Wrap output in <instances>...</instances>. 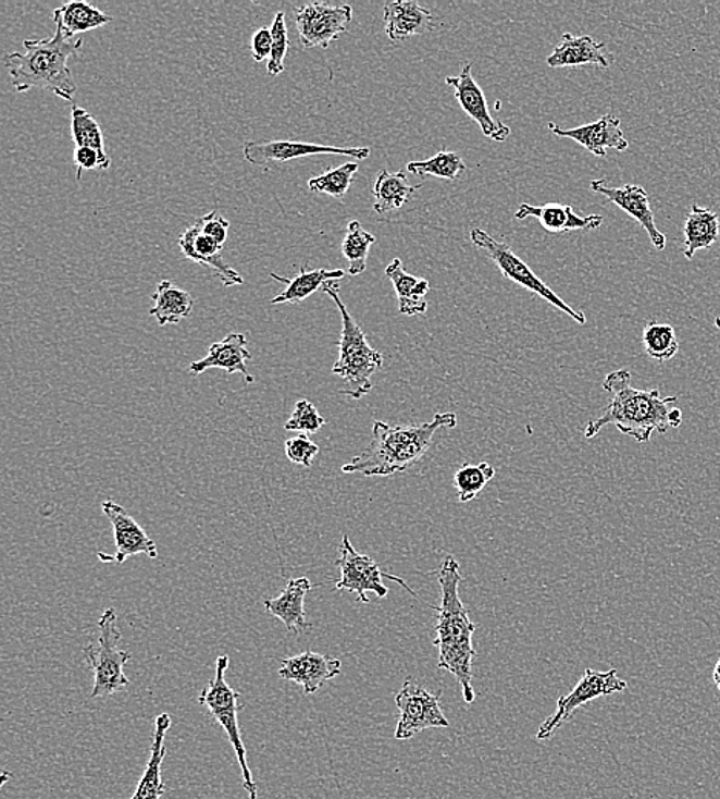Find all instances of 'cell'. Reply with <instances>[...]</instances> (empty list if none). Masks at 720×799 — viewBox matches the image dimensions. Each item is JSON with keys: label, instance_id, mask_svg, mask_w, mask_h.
Listing matches in <instances>:
<instances>
[{"label": "cell", "instance_id": "9c48e42d", "mask_svg": "<svg viewBox=\"0 0 720 799\" xmlns=\"http://www.w3.org/2000/svg\"><path fill=\"white\" fill-rule=\"evenodd\" d=\"M442 696V690L431 693L425 687L418 685L415 679L406 678L401 690L395 696V704L401 713L395 738L410 739L425 729L449 727V720L439 704Z\"/></svg>", "mask_w": 720, "mask_h": 799}, {"label": "cell", "instance_id": "1f68e13d", "mask_svg": "<svg viewBox=\"0 0 720 799\" xmlns=\"http://www.w3.org/2000/svg\"><path fill=\"white\" fill-rule=\"evenodd\" d=\"M376 238L361 226L358 220L349 222L343 238L342 253L349 261L348 272L350 275L363 274L368 268L369 251L375 245Z\"/></svg>", "mask_w": 720, "mask_h": 799}, {"label": "cell", "instance_id": "603a6c76", "mask_svg": "<svg viewBox=\"0 0 720 799\" xmlns=\"http://www.w3.org/2000/svg\"><path fill=\"white\" fill-rule=\"evenodd\" d=\"M384 25L390 40L401 42L434 28V14L413 0H395L384 5Z\"/></svg>", "mask_w": 720, "mask_h": 799}, {"label": "cell", "instance_id": "d6a6232c", "mask_svg": "<svg viewBox=\"0 0 720 799\" xmlns=\"http://www.w3.org/2000/svg\"><path fill=\"white\" fill-rule=\"evenodd\" d=\"M71 136H73L76 148L96 149L104 162L111 163L110 156L104 149L103 133L99 122L87 110L76 105L71 108Z\"/></svg>", "mask_w": 720, "mask_h": 799}, {"label": "cell", "instance_id": "ac0fdd59", "mask_svg": "<svg viewBox=\"0 0 720 799\" xmlns=\"http://www.w3.org/2000/svg\"><path fill=\"white\" fill-rule=\"evenodd\" d=\"M548 128L554 131L558 137H569L578 142L581 147L598 157H606L608 148L617 149V151H625L629 148V140L625 139L624 131L621 128V121L613 114L603 115L599 121L573 130L559 128L555 123H548Z\"/></svg>", "mask_w": 720, "mask_h": 799}, {"label": "cell", "instance_id": "d4e9b609", "mask_svg": "<svg viewBox=\"0 0 720 799\" xmlns=\"http://www.w3.org/2000/svg\"><path fill=\"white\" fill-rule=\"evenodd\" d=\"M170 713H160L156 718L154 735H152L151 757L145 767L144 775L131 799H160L165 795V784L162 779V765L165 760V738L171 729Z\"/></svg>", "mask_w": 720, "mask_h": 799}, {"label": "cell", "instance_id": "7402d4cb", "mask_svg": "<svg viewBox=\"0 0 720 799\" xmlns=\"http://www.w3.org/2000/svg\"><path fill=\"white\" fill-rule=\"evenodd\" d=\"M613 63V56L607 51L606 45L596 42L591 36L562 35V44L547 58L550 69H572V66L596 65L608 69Z\"/></svg>", "mask_w": 720, "mask_h": 799}, {"label": "cell", "instance_id": "6da1fadb", "mask_svg": "<svg viewBox=\"0 0 720 799\" xmlns=\"http://www.w3.org/2000/svg\"><path fill=\"white\" fill-rule=\"evenodd\" d=\"M438 581L442 586V606L434 607L438 614L434 640L439 652L438 667L457 678L465 703L472 704L475 701L472 661L477 655L472 641L476 625L470 622L468 609L460 599V563L454 556L447 555L443 560Z\"/></svg>", "mask_w": 720, "mask_h": 799}, {"label": "cell", "instance_id": "ffe728a7", "mask_svg": "<svg viewBox=\"0 0 720 799\" xmlns=\"http://www.w3.org/2000/svg\"><path fill=\"white\" fill-rule=\"evenodd\" d=\"M251 358V353L246 349V337L238 332H231L222 342L212 343L207 357L193 361L189 372L194 376L203 374L208 369H225L227 374H241L246 382H256V377L249 374L246 369V360Z\"/></svg>", "mask_w": 720, "mask_h": 799}, {"label": "cell", "instance_id": "f35d334b", "mask_svg": "<svg viewBox=\"0 0 720 799\" xmlns=\"http://www.w3.org/2000/svg\"><path fill=\"white\" fill-rule=\"evenodd\" d=\"M324 418L320 416L319 410L308 400H300L297 403L294 413L290 414L289 420L286 421L285 429L290 432H303V434H315L323 428Z\"/></svg>", "mask_w": 720, "mask_h": 799}, {"label": "cell", "instance_id": "4dcf8cb0", "mask_svg": "<svg viewBox=\"0 0 720 799\" xmlns=\"http://www.w3.org/2000/svg\"><path fill=\"white\" fill-rule=\"evenodd\" d=\"M420 189V185H410L408 177L402 171L398 173H389V171H380L376 177L375 186H373V196H375V209L378 214L384 212L398 211L405 207L413 194Z\"/></svg>", "mask_w": 720, "mask_h": 799}, {"label": "cell", "instance_id": "ab89813d", "mask_svg": "<svg viewBox=\"0 0 720 799\" xmlns=\"http://www.w3.org/2000/svg\"><path fill=\"white\" fill-rule=\"evenodd\" d=\"M286 457L289 458L294 465L305 466V468H311L313 458L319 454V444L308 439V435L301 434L294 437V439L287 440L285 443Z\"/></svg>", "mask_w": 720, "mask_h": 799}, {"label": "cell", "instance_id": "8d00e7d4", "mask_svg": "<svg viewBox=\"0 0 720 799\" xmlns=\"http://www.w3.org/2000/svg\"><path fill=\"white\" fill-rule=\"evenodd\" d=\"M358 171L357 162H348L338 168H330L319 177H313L308 182L309 189L312 193H323L335 199H343L348 194L350 185H352L353 175Z\"/></svg>", "mask_w": 720, "mask_h": 799}, {"label": "cell", "instance_id": "d6986e66", "mask_svg": "<svg viewBox=\"0 0 720 799\" xmlns=\"http://www.w3.org/2000/svg\"><path fill=\"white\" fill-rule=\"evenodd\" d=\"M178 246H181V251L186 259L196 261L201 267L212 268L218 272L223 285H245V279L223 260V246L212 241L207 234L201 233L199 220L181 235Z\"/></svg>", "mask_w": 720, "mask_h": 799}, {"label": "cell", "instance_id": "484cf974", "mask_svg": "<svg viewBox=\"0 0 720 799\" xmlns=\"http://www.w3.org/2000/svg\"><path fill=\"white\" fill-rule=\"evenodd\" d=\"M387 279L394 285L395 293L398 296V312L402 316H421L427 312V296L431 291L429 280L415 278V275L406 272L402 261L399 259L392 260L389 267L386 268Z\"/></svg>", "mask_w": 720, "mask_h": 799}, {"label": "cell", "instance_id": "5b68a950", "mask_svg": "<svg viewBox=\"0 0 720 799\" xmlns=\"http://www.w3.org/2000/svg\"><path fill=\"white\" fill-rule=\"evenodd\" d=\"M327 294L337 305L342 314V337H339V356L337 364L332 368L335 376H339L345 382V388L339 392L353 400L363 398L372 391V376L382 369L384 357L382 353L369 345L368 339L360 324L352 319L348 308L339 298V285L337 282H327L323 286Z\"/></svg>", "mask_w": 720, "mask_h": 799}, {"label": "cell", "instance_id": "5bb4252c", "mask_svg": "<svg viewBox=\"0 0 720 799\" xmlns=\"http://www.w3.org/2000/svg\"><path fill=\"white\" fill-rule=\"evenodd\" d=\"M446 84L454 88L455 97L464 113L480 125L484 136L495 142L509 139L510 128L501 121H496L488 110L486 96L472 76V63H465L458 76L446 77Z\"/></svg>", "mask_w": 720, "mask_h": 799}, {"label": "cell", "instance_id": "60d3db41", "mask_svg": "<svg viewBox=\"0 0 720 799\" xmlns=\"http://www.w3.org/2000/svg\"><path fill=\"white\" fill-rule=\"evenodd\" d=\"M199 223L201 233L207 234L212 241L218 242L220 246L225 245L227 230H229L231 223L219 214L218 209L199 219Z\"/></svg>", "mask_w": 720, "mask_h": 799}, {"label": "cell", "instance_id": "d590c367", "mask_svg": "<svg viewBox=\"0 0 720 799\" xmlns=\"http://www.w3.org/2000/svg\"><path fill=\"white\" fill-rule=\"evenodd\" d=\"M495 468L487 463L470 465L465 463L455 474V488L458 491L460 503H469L475 500L480 492L487 487L488 481L495 477Z\"/></svg>", "mask_w": 720, "mask_h": 799}, {"label": "cell", "instance_id": "74e56055", "mask_svg": "<svg viewBox=\"0 0 720 799\" xmlns=\"http://www.w3.org/2000/svg\"><path fill=\"white\" fill-rule=\"evenodd\" d=\"M271 35L272 51L266 70L271 77H275L285 71V59L287 50H289V35H287L286 16L283 11L275 14L271 26Z\"/></svg>", "mask_w": 720, "mask_h": 799}, {"label": "cell", "instance_id": "ee69618b", "mask_svg": "<svg viewBox=\"0 0 720 799\" xmlns=\"http://www.w3.org/2000/svg\"><path fill=\"white\" fill-rule=\"evenodd\" d=\"M682 420H684V414H682V410L679 408L671 409V413H670L671 428H679V426L682 425Z\"/></svg>", "mask_w": 720, "mask_h": 799}, {"label": "cell", "instance_id": "30bf717a", "mask_svg": "<svg viewBox=\"0 0 720 799\" xmlns=\"http://www.w3.org/2000/svg\"><path fill=\"white\" fill-rule=\"evenodd\" d=\"M338 551L339 558L335 562V565L339 567V573H342V577L335 585L338 591L356 592L358 601H361V603H369L368 592L375 593L378 599H386L387 588L383 585V578H389L392 581L399 582L406 591L417 597V593L410 591L409 586L401 578L383 573L378 563L373 562L371 556L357 552L350 544L348 536H343L342 546Z\"/></svg>", "mask_w": 720, "mask_h": 799}, {"label": "cell", "instance_id": "e575fe53", "mask_svg": "<svg viewBox=\"0 0 720 799\" xmlns=\"http://www.w3.org/2000/svg\"><path fill=\"white\" fill-rule=\"evenodd\" d=\"M645 353L658 361L671 360L679 353V340L670 324L650 322L643 334Z\"/></svg>", "mask_w": 720, "mask_h": 799}, {"label": "cell", "instance_id": "ba28073f", "mask_svg": "<svg viewBox=\"0 0 720 799\" xmlns=\"http://www.w3.org/2000/svg\"><path fill=\"white\" fill-rule=\"evenodd\" d=\"M470 241H472V244L475 245L477 249H481V251L486 254L488 259L494 261L496 267H498V270L501 271L504 278L510 280V282L517 283V285L525 287L530 293L544 298L548 304L558 308L559 311L566 312L567 316L572 317L574 322L580 324H585V322H587L584 314L576 311L572 306L567 305L558 294L554 293V291H551L550 287H548L546 283L535 274V272L530 270L529 265L525 263L524 260L520 259V257L510 249L509 245L504 244V242L496 241V238L492 237V235L486 233V231L481 230V228H473L472 233H470Z\"/></svg>", "mask_w": 720, "mask_h": 799}, {"label": "cell", "instance_id": "9a60e30c", "mask_svg": "<svg viewBox=\"0 0 720 799\" xmlns=\"http://www.w3.org/2000/svg\"><path fill=\"white\" fill-rule=\"evenodd\" d=\"M102 511L113 525L115 541V554L113 556L99 554L102 562H114L117 565H123L129 556L134 555L145 554L149 558L159 556L154 541L149 539L139 523L126 513L125 507L107 500L102 504Z\"/></svg>", "mask_w": 720, "mask_h": 799}, {"label": "cell", "instance_id": "7bdbcfd3", "mask_svg": "<svg viewBox=\"0 0 720 799\" xmlns=\"http://www.w3.org/2000/svg\"><path fill=\"white\" fill-rule=\"evenodd\" d=\"M252 59L256 62H263L264 59L271 58L272 35L271 28H260L253 33L251 42Z\"/></svg>", "mask_w": 720, "mask_h": 799}, {"label": "cell", "instance_id": "3957f363", "mask_svg": "<svg viewBox=\"0 0 720 799\" xmlns=\"http://www.w3.org/2000/svg\"><path fill=\"white\" fill-rule=\"evenodd\" d=\"M457 421V414L454 413H438L429 423L415 426H390L375 421L371 444L346 463L342 470L363 477H390L405 472L427 454L438 429H454Z\"/></svg>", "mask_w": 720, "mask_h": 799}, {"label": "cell", "instance_id": "f6af8a7d", "mask_svg": "<svg viewBox=\"0 0 720 799\" xmlns=\"http://www.w3.org/2000/svg\"><path fill=\"white\" fill-rule=\"evenodd\" d=\"M712 681H715L716 687L720 690V659L718 664H716L715 672H712Z\"/></svg>", "mask_w": 720, "mask_h": 799}, {"label": "cell", "instance_id": "277c9868", "mask_svg": "<svg viewBox=\"0 0 720 799\" xmlns=\"http://www.w3.org/2000/svg\"><path fill=\"white\" fill-rule=\"evenodd\" d=\"M82 45L84 40L69 39L61 28H55V35L48 39L24 40L25 52H10L3 61L14 89H45L70 102L77 87L69 59L80 51Z\"/></svg>", "mask_w": 720, "mask_h": 799}, {"label": "cell", "instance_id": "83f0119b", "mask_svg": "<svg viewBox=\"0 0 720 799\" xmlns=\"http://www.w3.org/2000/svg\"><path fill=\"white\" fill-rule=\"evenodd\" d=\"M154 306L149 309V316L156 317L160 327L165 324L181 323L182 320L191 317L194 311V298L188 291L175 287L170 280H163L157 285L152 294Z\"/></svg>", "mask_w": 720, "mask_h": 799}, {"label": "cell", "instance_id": "8992f818", "mask_svg": "<svg viewBox=\"0 0 720 799\" xmlns=\"http://www.w3.org/2000/svg\"><path fill=\"white\" fill-rule=\"evenodd\" d=\"M227 667H229V656H219L218 663H215V677L212 678L208 687L201 690L197 701L208 709L209 715L226 732L227 739L233 746L238 765L241 769L246 794H248L249 799H257L259 798V786H257L251 769H249L246 746L244 737H241L240 723H238V712L244 711L245 705L238 704L240 693L235 692L233 687L226 683Z\"/></svg>", "mask_w": 720, "mask_h": 799}, {"label": "cell", "instance_id": "44dd1931", "mask_svg": "<svg viewBox=\"0 0 720 799\" xmlns=\"http://www.w3.org/2000/svg\"><path fill=\"white\" fill-rule=\"evenodd\" d=\"M527 218L538 219L539 225L551 234H564L569 231H588L596 230L603 225L604 218L599 214L582 216L576 214L570 205L546 204L541 207L535 205L521 204L518 208L514 219L524 220Z\"/></svg>", "mask_w": 720, "mask_h": 799}, {"label": "cell", "instance_id": "7a4b0ae2", "mask_svg": "<svg viewBox=\"0 0 720 799\" xmlns=\"http://www.w3.org/2000/svg\"><path fill=\"white\" fill-rule=\"evenodd\" d=\"M603 388L610 394V403L604 416L585 426V439H593L607 425H615L622 434L632 437L637 443H648L653 432L666 434L671 428L670 413L678 402L674 395L663 398L658 390H636L632 386V374L626 369L610 372Z\"/></svg>", "mask_w": 720, "mask_h": 799}, {"label": "cell", "instance_id": "7c38bea8", "mask_svg": "<svg viewBox=\"0 0 720 799\" xmlns=\"http://www.w3.org/2000/svg\"><path fill=\"white\" fill-rule=\"evenodd\" d=\"M352 22V7L313 2L296 10V24L305 50L320 47L323 50L345 35Z\"/></svg>", "mask_w": 720, "mask_h": 799}, {"label": "cell", "instance_id": "bcb514c9", "mask_svg": "<svg viewBox=\"0 0 720 799\" xmlns=\"http://www.w3.org/2000/svg\"><path fill=\"white\" fill-rule=\"evenodd\" d=\"M715 327L718 328V330L720 331V317L715 320Z\"/></svg>", "mask_w": 720, "mask_h": 799}, {"label": "cell", "instance_id": "b9f144b4", "mask_svg": "<svg viewBox=\"0 0 720 799\" xmlns=\"http://www.w3.org/2000/svg\"><path fill=\"white\" fill-rule=\"evenodd\" d=\"M74 163H76L77 167V181H80L82 173H84L85 170H96V168L108 170V168L111 167V163L104 162L102 156L99 155V151H96V149L92 148H76V152H74Z\"/></svg>", "mask_w": 720, "mask_h": 799}, {"label": "cell", "instance_id": "cb8c5ba5", "mask_svg": "<svg viewBox=\"0 0 720 799\" xmlns=\"http://www.w3.org/2000/svg\"><path fill=\"white\" fill-rule=\"evenodd\" d=\"M311 589L309 578H290L282 595L264 601V609L272 617L278 618L289 632H308L312 625L306 619L305 599Z\"/></svg>", "mask_w": 720, "mask_h": 799}, {"label": "cell", "instance_id": "2e32d148", "mask_svg": "<svg viewBox=\"0 0 720 799\" xmlns=\"http://www.w3.org/2000/svg\"><path fill=\"white\" fill-rule=\"evenodd\" d=\"M592 189L595 193L603 194L607 200L617 205L626 214L632 216L641 226L647 231L653 246L658 251H663L667 246V237L656 226L655 212L650 205V197L647 192L640 185H625L622 188H613L606 181H593Z\"/></svg>", "mask_w": 720, "mask_h": 799}, {"label": "cell", "instance_id": "f1b7e54d", "mask_svg": "<svg viewBox=\"0 0 720 799\" xmlns=\"http://www.w3.org/2000/svg\"><path fill=\"white\" fill-rule=\"evenodd\" d=\"M52 21H54L55 28H61L63 35L73 40L74 36L110 24L113 17L87 2H69L54 10Z\"/></svg>", "mask_w": 720, "mask_h": 799}, {"label": "cell", "instance_id": "e0dca14e", "mask_svg": "<svg viewBox=\"0 0 720 799\" xmlns=\"http://www.w3.org/2000/svg\"><path fill=\"white\" fill-rule=\"evenodd\" d=\"M342 674V661L316 652H303L283 661L278 675L303 687L306 696L319 692L327 681Z\"/></svg>", "mask_w": 720, "mask_h": 799}, {"label": "cell", "instance_id": "8fae6325", "mask_svg": "<svg viewBox=\"0 0 720 799\" xmlns=\"http://www.w3.org/2000/svg\"><path fill=\"white\" fill-rule=\"evenodd\" d=\"M629 687L624 679L618 677V671L598 672L585 669L584 677L573 687L569 696L556 701V711L541 724L536 739H548L559 727L564 726L574 715V712L596 700V698L611 696V693L624 692Z\"/></svg>", "mask_w": 720, "mask_h": 799}, {"label": "cell", "instance_id": "4316f807", "mask_svg": "<svg viewBox=\"0 0 720 799\" xmlns=\"http://www.w3.org/2000/svg\"><path fill=\"white\" fill-rule=\"evenodd\" d=\"M346 272L343 270H309L308 267H301L300 272L294 279L280 278L275 272H271V278L285 283L286 287L272 298V305L283 304H301L315 294L320 287L326 285L327 282H337L345 278Z\"/></svg>", "mask_w": 720, "mask_h": 799}, {"label": "cell", "instance_id": "f546056e", "mask_svg": "<svg viewBox=\"0 0 720 799\" xmlns=\"http://www.w3.org/2000/svg\"><path fill=\"white\" fill-rule=\"evenodd\" d=\"M720 234L719 216L711 209L693 205L684 225V256L692 260L700 249H708Z\"/></svg>", "mask_w": 720, "mask_h": 799}, {"label": "cell", "instance_id": "52a82bcc", "mask_svg": "<svg viewBox=\"0 0 720 799\" xmlns=\"http://www.w3.org/2000/svg\"><path fill=\"white\" fill-rule=\"evenodd\" d=\"M121 638L117 614L113 607L107 609L99 619V635L84 649L85 663L95 674L92 700L114 696L129 686L125 666L131 661V653L119 649Z\"/></svg>", "mask_w": 720, "mask_h": 799}, {"label": "cell", "instance_id": "836d02e7", "mask_svg": "<svg viewBox=\"0 0 720 799\" xmlns=\"http://www.w3.org/2000/svg\"><path fill=\"white\" fill-rule=\"evenodd\" d=\"M408 171L413 175H420V177L434 175V177L454 182L458 181L468 171V167L457 152L442 149L438 155L431 157V159L409 162Z\"/></svg>", "mask_w": 720, "mask_h": 799}, {"label": "cell", "instance_id": "4fadbf2b", "mask_svg": "<svg viewBox=\"0 0 720 799\" xmlns=\"http://www.w3.org/2000/svg\"><path fill=\"white\" fill-rule=\"evenodd\" d=\"M316 155L348 156L356 160H365L371 156V149L326 147V145L290 140L246 142L244 145L245 159L252 165L289 162L300 157Z\"/></svg>", "mask_w": 720, "mask_h": 799}]
</instances>
